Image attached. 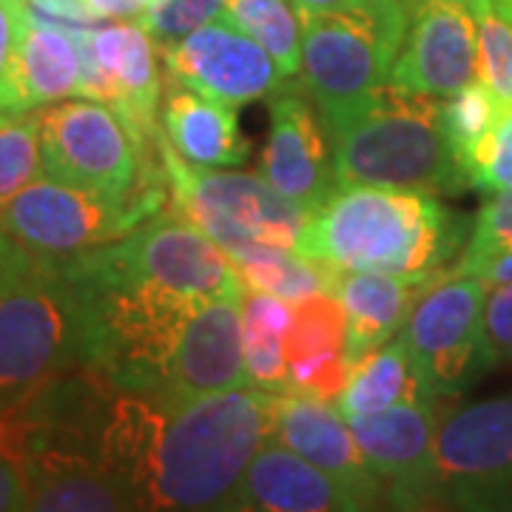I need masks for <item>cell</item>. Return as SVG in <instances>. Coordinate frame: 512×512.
Masks as SVG:
<instances>
[{"label": "cell", "instance_id": "6da1fadb", "mask_svg": "<svg viewBox=\"0 0 512 512\" xmlns=\"http://www.w3.org/2000/svg\"><path fill=\"white\" fill-rule=\"evenodd\" d=\"M276 393L239 387L174 402L111 390L100 450L137 512H245V484L271 439Z\"/></svg>", "mask_w": 512, "mask_h": 512}, {"label": "cell", "instance_id": "7a4b0ae2", "mask_svg": "<svg viewBox=\"0 0 512 512\" xmlns=\"http://www.w3.org/2000/svg\"><path fill=\"white\" fill-rule=\"evenodd\" d=\"M467 239V220L433 194L350 185L308 217L296 251L333 271L436 282L453 271Z\"/></svg>", "mask_w": 512, "mask_h": 512}, {"label": "cell", "instance_id": "3957f363", "mask_svg": "<svg viewBox=\"0 0 512 512\" xmlns=\"http://www.w3.org/2000/svg\"><path fill=\"white\" fill-rule=\"evenodd\" d=\"M60 265L80 313L83 365L117 390L160 393L180 333L200 302L131 274L109 245Z\"/></svg>", "mask_w": 512, "mask_h": 512}, {"label": "cell", "instance_id": "277c9868", "mask_svg": "<svg viewBox=\"0 0 512 512\" xmlns=\"http://www.w3.org/2000/svg\"><path fill=\"white\" fill-rule=\"evenodd\" d=\"M111 390L103 373L77 365L9 413L26 464V512H137L97 436Z\"/></svg>", "mask_w": 512, "mask_h": 512}, {"label": "cell", "instance_id": "5b68a950", "mask_svg": "<svg viewBox=\"0 0 512 512\" xmlns=\"http://www.w3.org/2000/svg\"><path fill=\"white\" fill-rule=\"evenodd\" d=\"M328 134L336 185L458 194L470 183L441 128L436 97L390 83L345 106L319 111Z\"/></svg>", "mask_w": 512, "mask_h": 512}, {"label": "cell", "instance_id": "8992f818", "mask_svg": "<svg viewBox=\"0 0 512 512\" xmlns=\"http://www.w3.org/2000/svg\"><path fill=\"white\" fill-rule=\"evenodd\" d=\"M77 365L80 313L63 265L0 234V416Z\"/></svg>", "mask_w": 512, "mask_h": 512}, {"label": "cell", "instance_id": "52a82bcc", "mask_svg": "<svg viewBox=\"0 0 512 512\" xmlns=\"http://www.w3.org/2000/svg\"><path fill=\"white\" fill-rule=\"evenodd\" d=\"M157 154L177 214L214 239L228 259L254 248H296L308 214L259 174L185 163L168 146L163 128L157 134Z\"/></svg>", "mask_w": 512, "mask_h": 512}, {"label": "cell", "instance_id": "ba28073f", "mask_svg": "<svg viewBox=\"0 0 512 512\" xmlns=\"http://www.w3.org/2000/svg\"><path fill=\"white\" fill-rule=\"evenodd\" d=\"M421 0H379L370 6L302 18L299 80L313 106L333 109L390 83L396 55Z\"/></svg>", "mask_w": 512, "mask_h": 512}, {"label": "cell", "instance_id": "9c48e42d", "mask_svg": "<svg viewBox=\"0 0 512 512\" xmlns=\"http://www.w3.org/2000/svg\"><path fill=\"white\" fill-rule=\"evenodd\" d=\"M37 117L43 171L49 177L123 200L168 188L151 165L157 137H140L126 117L106 103L89 97L63 100L40 109Z\"/></svg>", "mask_w": 512, "mask_h": 512}, {"label": "cell", "instance_id": "30bf717a", "mask_svg": "<svg viewBox=\"0 0 512 512\" xmlns=\"http://www.w3.org/2000/svg\"><path fill=\"white\" fill-rule=\"evenodd\" d=\"M165 194L168 188L123 200L46 174L0 208V234L32 254L63 262L131 234L160 214Z\"/></svg>", "mask_w": 512, "mask_h": 512}, {"label": "cell", "instance_id": "8fae6325", "mask_svg": "<svg viewBox=\"0 0 512 512\" xmlns=\"http://www.w3.org/2000/svg\"><path fill=\"white\" fill-rule=\"evenodd\" d=\"M427 504L447 512H512V393L444 410Z\"/></svg>", "mask_w": 512, "mask_h": 512}, {"label": "cell", "instance_id": "7c38bea8", "mask_svg": "<svg viewBox=\"0 0 512 512\" xmlns=\"http://www.w3.org/2000/svg\"><path fill=\"white\" fill-rule=\"evenodd\" d=\"M490 285L478 276H441L421 293L407 316L402 342L427 393L456 399L495 359L484 336V302Z\"/></svg>", "mask_w": 512, "mask_h": 512}, {"label": "cell", "instance_id": "4fadbf2b", "mask_svg": "<svg viewBox=\"0 0 512 512\" xmlns=\"http://www.w3.org/2000/svg\"><path fill=\"white\" fill-rule=\"evenodd\" d=\"M163 63L168 80L231 109L274 97L285 83L274 57L228 20L165 43Z\"/></svg>", "mask_w": 512, "mask_h": 512}, {"label": "cell", "instance_id": "5bb4252c", "mask_svg": "<svg viewBox=\"0 0 512 512\" xmlns=\"http://www.w3.org/2000/svg\"><path fill=\"white\" fill-rule=\"evenodd\" d=\"M109 248L131 274L194 302L245 291L228 254L180 214L160 211Z\"/></svg>", "mask_w": 512, "mask_h": 512}, {"label": "cell", "instance_id": "9a60e30c", "mask_svg": "<svg viewBox=\"0 0 512 512\" xmlns=\"http://www.w3.org/2000/svg\"><path fill=\"white\" fill-rule=\"evenodd\" d=\"M80 97L117 109L146 140L157 137L163 77L154 37L140 20H111L80 32Z\"/></svg>", "mask_w": 512, "mask_h": 512}, {"label": "cell", "instance_id": "2e32d148", "mask_svg": "<svg viewBox=\"0 0 512 512\" xmlns=\"http://www.w3.org/2000/svg\"><path fill=\"white\" fill-rule=\"evenodd\" d=\"M478 77V32L473 12L458 0H421L396 57L390 86L447 100Z\"/></svg>", "mask_w": 512, "mask_h": 512}, {"label": "cell", "instance_id": "e0dca14e", "mask_svg": "<svg viewBox=\"0 0 512 512\" xmlns=\"http://www.w3.org/2000/svg\"><path fill=\"white\" fill-rule=\"evenodd\" d=\"M271 100V131L259 160V177L308 217L339 191L328 134L311 97L279 89Z\"/></svg>", "mask_w": 512, "mask_h": 512}, {"label": "cell", "instance_id": "ac0fdd59", "mask_svg": "<svg viewBox=\"0 0 512 512\" xmlns=\"http://www.w3.org/2000/svg\"><path fill=\"white\" fill-rule=\"evenodd\" d=\"M271 439L342 484L365 510H390V495L370 473L348 419L336 404L302 393H276Z\"/></svg>", "mask_w": 512, "mask_h": 512}, {"label": "cell", "instance_id": "d6986e66", "mask_svg": "<svg viewBox=\"0 0 512 512\" xmlns=\"http://www.w3.org/2000/svg\"><path fill=\"white\" fill-rule=\"evenodd\" d=\"M251 387L242 348V293L202 299L188 316L157 396L188 402Z\"/></svg>", "mask_w": 512, "mask_h": 512}, {"label": "cell", "instance_id": "ffe728a7", "mask_svg": "<svg viewBox=\"0 0 512 512\" xmlns=\"http://www.w3.org/2000/svg\"><path fill=\"white\" fill-rule=\"evenodd\" d=\"M441 404L439 399L404 402L348 421L365 464L384 484L390 504L427 501L433 447L444 416Z\"/></svg>", "mask_w": 512, "mask_h": 512}, {"label": "cell", "instance_id": "44dd1931", "mask_svg": "<svg viewBox=\"0 0 512 512\" xmlns=\"http://www.w3.org/2000/svg\"><path fill=\"white\" fill-rule=\"evenodd\" d=\"M345 339L348 316L333 293H316L296 302L285 333L288 393H302L330 404L339 402L353 370Z\"/></svg>", "mask_w": 512, "mask_h": 512}, {"label": "cell", "instance_id": "7402d4cb", "mask_svg": "<svg viewBox=\"0 0 512 512\" xmlns=\"http://www.w3.org/2000/svg\"><path fill=\"white\" fill-rule=\"evenodd\" d=\"M160 128L168 146L197 168H237L251 154L237 109L191 92L168 77L160 100Z\"/></svg>", "mask_w": 512, "mask_h": 512}, {"label": "cell", "instance_id": "603a6c76", "mask_svg": "<svg viewBox=\"0 0 512 512\" xmlns=\"http://www.w3.org/2000/svg\"><path fill=\"white\" fill-rule=\"evenodd\" d=\"M245 512H370L333 478L279 441L256 453L245 484Z\"/></svg>", "mask_w": 512, "mask_h": 512}, {"label": "cell", "instance_id": "cb8c5ba5", "mask_svg": "<svg viewBox=\"0 0 512 512\" xmlns=\"http://www.w3.org/2000/svg\"><path fill=\"white\" fill-rule=\"evenodd\" d=\"M430 285L433 282H413V279L367 274V271H333L330 293L342 302L348 316L345 350H348L350 367L365 359L370 350L396 339L416 299Z\"/></svg>", "mask_w": 512, "mask_h": 512}, {"label": "cell", "instance_id": "d4e9b609", "mask_svg": "<svg viewBox=\"0 0 512 512\" xmlns=\"http://www.w3.org/2000/svg\"><path fill=\"white\" fill-rule=\"evenodd\" d=\"M80 80H83L80 32H66L29 18L12 72L6 111L23 114V111L55 106L69 97H80Z\"/></svg>", "mask_w": 512, "mask_h": 512}, {"label": "cell", "instance_id": "484cf974", "mask_svg": "<svg viewBox=\"0 0 512 512\" xmlns=\"http://www.w3.org/2000/svg\"><path fill=\"white\" fill-rule=\"evenodd\" d=\"M433 399L421 382L419 370L413 365L407 345L399 339H390L382 348L370 350L365 359H359L350 370L348 387L342 390L336 410L348 421L382 413L387 407L404 402Z\"/></svg>", "mask_w": 512, "mask_h": 512}, {"label": "cell", "instance_id": "4316f807", "mask_svg": "<svg viewBox=\"0 0 512 512\" xmlns=\"http://www.w3.org/2000/svg\"><path fill=\"white\" fill-rule=\"evenodd\" d=\"M293 305L271 293L242 291V348L251 387L265 393H288L285 333L291 325Z\"/></svg>", "mask_w": 512, "mask_h": 512}, {"label": "cell", "instance_id": "83f0119b", "mask_svg": "<svg viewBox=\"0 0 512 512\" xmlns=\"http://www.w3.org/2000/svg\"><path fill=\"white\" fill-rule=\"evenodd\" d=\"M231 262L248 288L271 293L291 305L316 293H330L333 268L302 256L296 248H254Z\"/></svg>", "mask_w": 512, "mask_h": 512}, {"label": "cell", "instance_id": "f1b7e54d", "mask_svg": "<svg viewBox=\"0 0 512 512\" xmlns=\"http://www.w3.org/2000/svg\"><path fill=\"white\" fill-rule=\"evenodd\" d=\"M274 57L285 80L299 74L302 18L288 0H225V18Z\"/></svg>", "mask_w": 512, "mask_h": 512}, {"label": "cell", "instance_id": "f546056e", "mask_svg": "<svg viewBox=\"0 0 512 512\" xmlns=\"http://www.w3.org/2000/svg\"><path fill=\"white\" fill-rule=\"evenodd\" d=\"M439 109L444 137L450 143L458 168L464 171V177L470 183V160H473L476 148L481 146V140L493 131L504 109L481 80L470 83L467 89H461L453 97L441 100Z\"/></svg>", "mask_w": 512, "mask_h": 512}, {"label": "cell", "instance_id": "4dcf8cb0", "mask_svg": "<svg viewBox=\"0 0 512 512\" xmlns=\"http://www.w3.org/2000/svg\"><path fill=\"white\" fill-rule=\"evenodd\" d=\"M467 9L476 18L478 80L501 109H512V20L495 9L493 0H476Z\"/></svg>", "mask_w": 512, "mask_h": 512}, {"label": "cell", "instance_id": "1f68e13d", "mask_svg": "<svg viewBox=\"0 0 512 512\" xmlns=\"http://www.w3.org/2000/svg\"><path fill=\"white\" fill-rule=\"evenodd\" d=\"M43 174L37 111L12 114L0 123V208Z\"/></svg>", "mask_w": 512, "mask_h": 512}, {"label": "cell", "instance_id": "d6a6232c", "mask_svg": "<svg viewBox=\"0 0 512 512\" xmlns=\"http://www.w3.org/2000/svg\"><path fill=\"white\" fill-rule=\"evenodd\" d=\"M512 251V188L498 191L484 208L478 211V220L470 231L464 251L453 265V276H476L487 262Z\"/></svg>", "mask_w": 512, "mask_h": 512}, {"label": "cell", "instance_id": "836d02e7", "mask_svg": "<svg viewBox=\"0 0 512 512\" xmlns=\"http://www.w3.org/2000/svg\"><path fill=\"white\" fill-rule=\"evenodd\" d=\"M470 185L484 194L512 188V109L501 111L493 131L476 148L470 160Z\"/></svg>", "mask_w": 512, "mask_h": 512}, {"label": "cell", "instance_id": "e575fe53", "mask_svg": "<svg viewBox=\"0 0 512 512\" xmlns=\"http://www.w3.org/2000/svg\"><path fill=\"white\" fill-rule=\"evenodd\" d=\"M225 18V0H160L151 6L146 18L140 20L154 40L174 43L180 37L191 35L205 23Z\"/></svg>", "mask_w": 512, "mask_h": 512}, {"label": "cell", "instance_id": "d590c367", "mask_svg": "<svg viewBox=\"0 0 512 512\" xmlns=\"http://www.w3.org/2000/svg\"><path fill=\"white\" fill-rule=\"evenodd\" d=\"M29 487L15 419L0 416V512H26Z\"/></svg>", "mask_w": 512, "mask_h": 512}, {"label": "cell", "instance_id": "8d00e7d4", "mask_svg": "<svg viewBox=\"0 0 512 512\" xmlns=\"http://www.w3.org/2000/svg\"><path fill=\"white\" fill-rule=\"evenodd\" d=\"M26 26H29L26 0H0V109L3 111H6V97H9L12 72Z\"/></svg>", "mask_w": 512, "mask_h": 512}, {"label": "cell", "instance_id": "74e56055", "mask_svg": "<svg viewBox=\"0 0 512 512\" xmlns=\"http://www.w3.org/2000/svg\"><path fill=\"white\" fill-rule=\"evenodd\" d=\"M484 336L495 365L512 362V282L490 285L484 302Z\"/></svg>", "mask_w": 512, "mask_h": 512}, {"label": "cell", "instance_id": "f35d334b", "mask_svg": "<svg viewBox=\"0 0 512 512\" xmlns=\"http://www.w3.org/2000/svg\"><path fill=\"white\" fill-rule=\"evenodd\" d=\"M26 12L29 18L66 32H92L103 23L89 12L86 0H26Z\"/></svg>", "mask_w": 512, "mask_h": 512}, {"label": "cell", "instance_id": "ab89813d", "mask_svg": "<svg viewBox=\"0 0 512 512\" xmlns=\"http://www.w3.org/2000/svg\"><path fill=\"white\" fill-rule=\"evenodd\" d=\"M160 0H86L97 20H143L151 6Z\"/></svg>", "mask_w": 512, "mask_h": 512}, {"label": "cell", "instance_id": "60d3db41", "mask_svg": "<svg viewBox=\"0 0 512 512\" xmlns=\"http://www.w3.org/2000/svg\"><path fill=\"white\" fill-rule=\"evenodd\" d=\"M370 3H379V0H293V9L299 12V18H316V15H330V12L370 6Z\"/></svg>", "mask_w": 512, "mask_h": 512}, {"label": "cell", "instance_id": "b9f144b4", "mask_svg": "<svg viewBox=\"0 0 512 512\" xmlns=\"http://www.w3.org/2000/svg\"><path fill=\"white\" fill-rule=\"evenodd\" d=\"M478 279H484L487 285H510L512 282V251L510 254L498 256L493 262H487L481 271H478Z\"/></svg>", "mask_w": 512, "mask_h": 512}, {"label": "cell", "instance_id": "7bdbcfd3", "mask_svg": "<svg viewBox=\"0 0 512 512\" xmlns=\"http://www.w3.org/2000/svg\"><path fill=\"white\" fill-rule=\"evenodd\" d=\"M387 512H447L436 507V504H427V501H399V504H390Z\"/></svg>", "mask_w": 512, "mask_h": 512}, {"label": "cell", "instance_id": "ee69618b", "mask_svg": "<svg viewBox=\"0 0 512 512\" xmlns=\"http://www.w3.org/2000/svg\"><path fill=\"white\" fill-rule=\"evenodd\" d=\"M493 6L504 15V18L512 20V0H493Z\"/></svg>", "mask_w": 512, "mask_h": 512}, {"label": "cell", "instance_id": "f6af8a7d", "mask_svg": "<svg viewBox=\"0 0 512 512\" xmlns=\"http://www.w3.org/2000/svg\"><path fill=\"white\" fill-rule=\"evenodd\" d=\"M9 117H12V114H9V111H3V109H0V123H3V120H9Z\"/></svg>", "mask_w": 512, "mask_h": 512}, {"label": "cell", "instance_id": "bcb514c9", "mask_svg": "<svg viewBox=\"0 0 512 512\" xmlns=\"http://www.w3.org/2000/svg\"><path fill=\"white\" fill-rule=\"evenodd\" d=\"M458 3H464V6H470V3H476V0H458Z\"/></svg>", "mask_w": 512, "mask_h": 512}]
</instances>
